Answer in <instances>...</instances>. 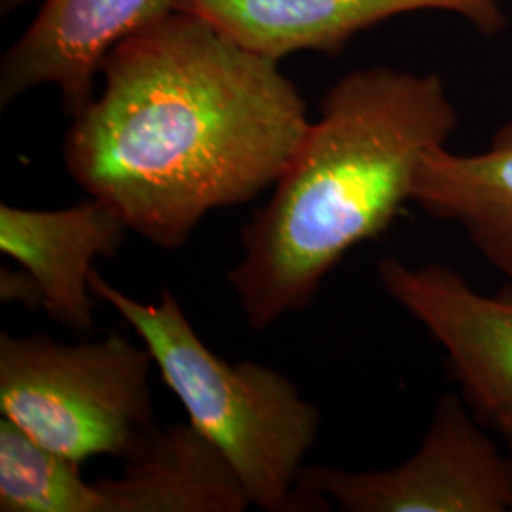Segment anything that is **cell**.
<instances>
[{"label":"cell","instance_id":"30bf717a","mask_svg":"<svg viewBox=\"0 0 512 512\" xmlns=\"http://www.w3.org/2000/svg\"><path fill=\"white\" fill-rule=\"evenodd\" d=\"M122 461L120 475L95 482L101 512H243L253 507L236 469L192 423L154 425Z\"/></svg>","mask_w":512,"mask_h":512},{"label":"cell","instance_id":"5b68a950","mask_svg":"<svg viewBox=\"0 0 512 512\" xmlns=\"http://www.w3.org/2000/svg\"><path fill=\"white\" fill-rule=\"evenodd\" d=\"M296 492L346 512H511V469L492 431L459 393H446L420 448L401 465L302 467Z\"/></svg>","mask_w":512,"mask_h":512},{"label":"cell","instance_id":"3957f363","mask_svg":"<svg viewBox=\"0 0 512 512\" xmlns=\"http://www.w3.org/2000/svg\"><path fill=\"white\" fill-rule=\"evenodd\" d=\"M90 287L141 338L165 385L183 404L188 423L230 461L253 507L317 511L310 497L296 492V482L317 439L321 412L287 376L251 361H224L203 344L169 291L158 302H141L97 270Z\"/></svg>","mask_w":512,"mask_h":512},{"label":"cell","instance_id":"5bb4252c","mask_svg":"<svg viewBox=\"0 0 512 512\" xmlns=\"http://www.w3.org/2000/svg\"><path fill=\"white\" fill-rule=\"evenodd\" d=\"M507 458H509V469H511V512H512V444L507 446Z\"/></svg>","mask_w":512,"mask_h":512},{"label":"cell","instance_id":"6da1fadb","mask_svg":"<svg viewBox=\"0 0 512 512\" xmlns=\"http://www.w3.org/2000/svg\"><path fill=\"white\" fill-rule=\"evenodd\" d=\"M103 76L73 118L65 167L165 251L183 249L211 211L272 188L311 124L279 61L179 8L122 42Z\"/></svg>","mask_w":512,"mask_h":512},{"label":"cell","instance_id":"9c48e42d","mask_svg":"<svg viewBox=\"0 0 512 512\" xmlns=\"http://www.w3.org/2000/svg\"><path fill=\"white\" fill-rule=\"evenodd\" d=\"M129 228L122 215L90 198L67 209L0 205V253L37 281L42 310L73 332L93 330V262L112 256Z\"/></svg>","mask_w":512,"mask_h":512},{"label":"cell","instance_id":"52a82bcc","mask_svg":"<svg viewBox=\"0 0 512 512\" xmlns=\"http://www.w3.org/2000/svg\"><path fill=\"white\" fill-rule=\"evenodd\" d=\"M181 0H44L0 65V103L55 86L71 116L92 105L95 76L128 38L179 8Z\"/></svg>","mask_w":512,"mask_h":512},{"label":"cell","instance_id":"7c38bea8","mask_svg":"<svg viewBox=\"0 0 512 512\" xmlns=\"http://www.w3.org/2000/svg\"><path fill=\"white\" fill-rule=\"evenodd\" d=\"M80 467L0 420V512H101L99 490Z\"/></svg>","mask_w":512,"mask_h":512},{"label":"cell","instance_id":"8fae6325","mask_svg":"<svg viewBox=\"0 0 512 512\" xmlns=\"http://www.w3.org/2000/svg\"><path fill=\"white\" fill-rule=\"evenodd\" d=\"M412 202L458 226L484 262L512 281V116L475 154L437 147L421 160Z\"/></svg>","mask_w":512,"mask_h":512},{"label":"cell","instance_id":"7a4b0ae2","mask_svg":"<svg viewBox=\"0 0 512 512\" xmlns=\"http://www.w3.org/2000/svg\"><path fill=\"white\" fill-rule=\"evenodd\" d=\"M458 124L439 74L368 67L342 76L270 202L241 230L228 283L249 327L306 310L342 258L412 202L423 156L448 145Z\"/></svg>","mask_w":512,"mask_h":512},{"label":"cell","instance_id":"ba28073f","mask_svg":"<svg viewBox=\"0 0 512 512\" xmlns=\"http://www.w3.org/2000/svg\"><path fill=\"white\" fill-rule=\"evenodd\" d=\"M179 10L275 61L298 52L336 54L370 27L425 10L456 14L482 35L507 25L501 0H181Z\"/></svg>","mask_w":512,"mask_h":512},{"label":"cell","instance_id":"277c9868","mask_svg":"<svg viewBox=\"0 0 512 512\" xmlns=\"http://www.w3.org/2000/svg\"><path fill=\"white\" fill-rule=\"evenodd\" d=\"M154 359L126 336L59 344L0 336V412L29 439L74 463L126 459L154 427Z\"/></svg>","mask_w":512,"mask_h":512},{"label":"cell","instance_id":"4fadbf2b","mask_svg":"<svg viewBox=\"0 0 512 512\" xmlns=\"http://www.w3.org/2000/svg\"><path fill=\"white\" fill-rule=\"evenodd\" d=\"M0 298L2 302H21L27 308H42V296L37 281L23 268L0 272Z\"/></svg>","mask_w":512,"mask_h":512},{"label":"cell","instance_id":"8992f818","mask_svg":"<svg viewBox=\"0 0 512 512\" xmlns=\"http://www.w3.org/2000/svg\"><path fill=\"white\" fill-rule=\"evenodd\" d=\"M378 279L439 344L480 423L512 444V281L484 293L450 266H410L393 256L380 260Z\"/></svg>","mask_w":512,"mask_h":512}]
</instances>
